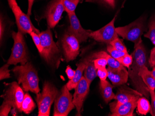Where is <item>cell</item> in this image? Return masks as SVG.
I'll use <instances>...</instances> for the list:
<instances>
[{
	"label": "cell",
	"mask_w": 155,
	"mask_h": 116,
	"mask_svg": "<svg viewBox=\"0 0 155 116\" xmlns=\"http://www.w3.org/2000/svg\"><path fill=\"white\" fill-rule=\"evenodd\" d=\"M149 91L151 100V104L150 105V112L151 116H155V91L151 90H149Z\"/></svg>",
	"instance_id": "obj_35"
},
{
	"label": "cell",
	"mask_w": 155,
	"mask_h": 116,
	"mask_svg": "<svg viewBox=\"0 0 155 116\" xmlns=\"http://www.w3.org/2000/svg\"><path fill=\"white\" fill-rule=\"evenodd\" d=\"M35 107L36 105L30 94L26 92L24 95V99L21 106V111L25 114H28L32 112Z\"/></svg>",
	"instance_id": "obj_23"
},
{
	"label": "cell",
	"mask_w": 155,
	"mask_h": 116,
	"mask_svg": "<svg viewBox=\"0 0 155 116\" xmlns=\"http://www.w3.org/2000/svg\"><path fill=\"white\" fill-rule=\"evenodd\" d=\"M131 55L133 57V62L128 68L129 77L135 90L149 99L150 97L149 89L139 76L141 68L143 66L148 65V60L142 40H140L137 44L135 45L134 51Z\"/></svg>",
	"instance_id": "obj_1"
},
{
	"label": "cell",
	"mask_w": 155,
	"mask_h": 116,
	"mask_svg": "<svg viewBox=\"0 0 155 116\" xmlns=\"http://www.w3.org/2000/svg\"><path fill=\"white\" fill-rule=\"evenodd\" d=\"M86 2L103 4L112 8H114L115 7V0H87Z\"/></svg>",
	"instance_id": "obj_33"
},
{
	"label": "cell",
	"mask_w": 155,
	"mask_h": 116,
	"mask_svg": "<svg viewBox=\"0 0 155 116\" xmlns=\"http://www.w3.org/2000/svg\"><path fill=\"white\" fill-rule=\"evenodd\" d=\"M148 63L151 67H153L155 66V46L150 52V57Z\"/></svg>",
	"instance_id": "obj_37"
},
{
	"label": "cell",
	"mask_w": 155,
	"mask_h": 116,
	"mask_svg": "<svg viewBox=\"0 0 155 116\" xmlns=\"http://www.w3.org/2000/svg\"><path fill=\"white\" fill-rule=\"evenodd\" d=\"M148 26V31L144 34V37L150 39L155 46V16L151 17Z\"/></svg>",
	"instance_id": "obj_25"
},
{
	"label": "cell",
	"mask_w": 155,
	"mask_h": 116,
	"mask_svg": "<svg viewBox=\"0 0 155 116\" xmlns=\"http://www.w3.org/2000/svg\"><path fill=\"white\" fill-rule=\"evenodd\" d=\"M110 45L114 48L115 49L120 52H125L128 53L127 50L124 44L123 43L122 41L117 38L112 41L110 43Z\"/></svg>",
	"instance_id": "obj_28"
},
{
	"label": "cell",
	"mask_w": 155,
	"mask_h": 116,
	"mask_svg": "<svg viewBox=\"0 0 155 116\" xmlns=\"http://www.w3.org/2000/svg\"><path fill=\"white\" fill-rule=\"evenodd\" d=\"M142 96V94L136 90L132 89L127 86H123L118 88L116 94V101L113 103L116 105L122 104Z\"/></svg>",
	"instance_id": "obj_16"
},
{
	"label": "cell",
	"mask_w": 155,
	"mask_h": 116,
	"mask_svg": "<svg viewBox=\"0 0 155 116\" xmlns=\"http://www.w3.org/2000/svg\"><path fill=\"white\" fill-rule=\"evenodd\" d=\"M12 106L11 104L8 101L4 100L2 105L1 106L0 109V116H8V113L11 110Z\"/></svg>",
	"instance_id": "obj_29"
},
{
	"label": "cell",
	"mask_w": 155,
	"mask_h": 116,
	"mask_svg": "<svg viewBox=\"0 0 155 116\" xmlns=\"http://www.w3.org/2000/svg\"><path fill=\"white\" fill-rule=\"evenodd\" d=\"M59 92L57 88L53 84L49 81H45L42 92L36 94V100L39 110L38 116L50 115L51 105Z\"/></svg>",
	"instance_id": "obj_3"
},
{
	"label": "cell",
	"mask_w": 155,
	"mask_h": 116,
	"mask_svg": "<svg viewBox=\"0 0 155 116\" xmlns=\"http://www.w3.org/2000/svg\"><path fill=\"white\" fill-rule=\"evenodd\" d=\"M82 0H63L65 11L68 13H74L78 4L82 2Z\"/></svg>",
	"instance_id": "obj_26"
},
{
	"label": "cell",
	"mask_w": 155,
	"mask_h": 116,
	"mask_svg": "<svg viewBox=\"0 0 155 116\" xmlns=\"http://www.w3.org/2000/svg\"><path fill=\"white\" fill-rule=\"evenodd\" d=\"M90 85L84 77H82L80 83L75 88L73 103L76 108L77 116H81L84 102L89 92Z\"/></svg>",
	"instance_id": "obj_13"
},
{
	"label": "cell",
	"mask_w": 155,
	"mask_h": 116,
	"mask_svg": "<svg viewBox=\"0 0 155 116\" xmlns=\"http://www.w3.org/2000/svg\"><path fill=\"white\" fill-rule=\"evenodd\" d=\"M10 65L6 64L2 67L0 69V80H2L5 79L10 77V71L8 70V67Z\"/></svg>",
	"instance_id": "obj_32"
},
{
	"label": "cell",
	"mask_w": 155,
	"mask_h": 116,
	"mask_svg": "<svg viewBox=\"0 0 155 116\" xmlns=\"http://www.w3.org/2000/svg\"><path fill=\"white\" fill-rule=\"evenodd\" d=\"M126 0H124V3H123V5H124V3H125V2H126Z\"/></svg>",
	"instance_id": "obj_43"
},
{
	"label": "cell",
	"mask_w": 155,
	"mask_h": 116,
	"mask_svg": "<svg viewBox=\"0 0 155 116\" xmlns=\"http://www.w3.org/2000/svg\"><path fill=\"white\" fill-rule=\"evenodd\" d=\"M8 4H9V7L10 8H12L13 5L15 4H17V2H16V0H8Z\"/></svg>",
	"instance_id": "obj_41"
},
{
	"label": "cell",
	"mask_w": 155,
	"mask_h": 116,
	"mask_svg": "<svg viewBox=\"0 0 155 116\" xmlns=\"http://www.w3.org/2000/svg\"><path fill=\"white\" fill-rule=\"evenodd\" d=\"M151 73H152V75H153V77L155 79V66L153 67L152 71H151Z\"/></svg>",
	"instance_id": "obj_42"
},
{
	"label": "cell",
	"mask_w": 155,
	"mask_h": 116,
	"mask_svg": "<svg viewBox=\"0 0 155 116\" xmlns=\"http://www.w3.org/2000/svg\"><path fill=\"white\" fill-rule=\"evenodd\" d=\"M6 86L4 94L1 95V97L9 102L14 109L21 111V106L25 95L22 88L15 81L7 84Z\"/></svg>",
	"instance_id": "obj_8"
},
{
	"label": "cell",
	"mask_w": 155,
	"mask_h": 116,
	"mask_svg": "<svg viewBox=\"0 0 155 116\" xmlns=\"http://www.w3.org/2000/svg\"><path fill=\"white\" fill-rule=\"evenodd\" d=\"M64 11L63 0H53L48 6L45 14L48 27L54 28L59 23Z\"/></svg>",
	"instance_id": "obj_12"
},
{
	"label": "cell",
	"mask_w": 155,
	"mask_h": 116,
	"mask_svg": "<svg viewBox=\"0 0 155 116\" xmlns=\"http://www.w3.org/2000/svg\"><path fill=\"white\" fill-rule=\"evenodd\" d=\"M139 98L133 99L129 102L120 105H116L113 102L110 104L111 116H132L135 109L137 106Z\"/></svg>",
	"instance_id": "obj_15"
},
{
	"label": "cell",
	"mask_w": 155,
	"mask_h": 116,
	"mask_svg": "<svg viewBox=\"0 0 155 116\" xmlns=\"http://www.w3.org/2000/svg\"><path fill=\"white\" fill-rule=\"evenodd\" d=\"M117 15L110 22L102 28L94 32H91L90 38L94 39L98 42L110 44L112 41L118 38V34L116 31L114 23Z\"/></svg>",
	"instance_id": "obj_9"
},
{
	"label": "cell",
	"mask_w": 155,
	"mask_h": 116,
	"mask_svg": "<svg viewBox=\"0 0 155 116\" xmlns=\"http://www.w3.org/2000/svg\"><path fill=\"white\" fill-rule=\"evenodd\" d=\"M66 73L69 79L71 80L74 77L75 74V71L73 70L70 66H68L66 70Z\"/></svg>",
	"instance_id": "obj_38"
},
{
	"label": "cell",
	"mask_w": 155,
	"mask_h": 116,
	"mask_svg": "<svg viewBox=\"0 0 155 116\" xmlns=\"http://www.w3.org/2000/svg\"><path fill=\"white\" fill-rule=\"evenodd\" d=\"M4 28L5 26L4 25V23L2 22V19H1V21H0V39H1V42L2 40V37L3 36V34L4 32Z\"/></svg>",
	"instance_id": "obj_39"
},
{
	"label": "cell",
	"mask_w": 155,
	"mask_h": 116,
	"mask_svg": "<svg viewBox=\"0 0 155 116\" xmlns=\"http://www.w3.org/2000/svg\"><path fill=\"white\" fill-rule=\"evenodd\" d=\"M97 76L101 80H106L108 77V71L105 67H101L97 69Z\"/></svg>",
	"instance_id": "obj_36"
},
{
	"label": "cell",
	"mask_w": 155,
	"mask_h": 116,
	"mask_svg": "<svg viewBox=\"0 0 155 116\" xmlns=\"http://www.w3.org/2000/svg\"><path fill=\"white\" fill-rule=\"evenodd\" d=\"M144 18L140 17L128 25L116 28L117 34L123 39L137 44L141 40V36L146 30Z\"/></svg>",
	"instance_id": "obj_5"
},
{
	"label": "cell",
	"mask_w": 155,
	"mask_h": 116,
	"mask_svg": "<svg viewBox=\"0 0 155 116\" xmlns=\"http://www.w3.org/2000/svg\"><path fill=\"white\" fill-rule=\"evenodd\" d=\"M118 62L124 66L129 68L132 64V62H133V57L131 55H130L128 53L119 60Z\"/></svg>",
	"instance_id": "obj_31"
},
{
	"label": "cell",
	"mask_w": 155,
	"mask_h": 116,
	"mask_svg": "<svg viewBox=\"0 0 155 116\" xmlns=\"http://www.w3.org/2000/svg\"><path fill=\"white\" fill-rule=\"evenodd\" d=\"M42 47V52L40 53L42 58L48 64H52L60 53V50L53 40L50 27L46 31L39 34Z\"/></svg>",
	"instance_id": "obj_6"
},
{
	"label": "cell",
	"mask_w": 155,
	"mask_h": 116,
	"mask_svg": "<svg viewBox=\"0 0 155 116\" xmlns=\"http://www.w3.org/2000/svg\"><path fill=\"white\" fill-rule=\"evenodd\" d=\"M12 36L14 39V45L7 64L16 65L20 63L21 65H25L28 62V57L23 33L20 31L17 33L13 32Z\"/></svg>",
	"instance_id": "obj_4"
},
{
	"label": "cell",
	"mask_w": 155,
	"mask_h": 116,
	"mask_svg": "<svg viewBox=\"0 0 155 116\" xmlns=\"http://www.w3.org/2000/svg\"><path fill=\"white\" fill-rule=\"evenodd\" d=\"M16 19L18 31L24 33H29L35 32L39 34L40 32L35 27L31 22L29 15L25 14L19 7L18 4L13 5L11 8Z\"/></svg>",
	"instance_id": "obj_11"
},
{
	"label": "cell",
	"mask_w": 155,
	"mask_h": 116,
	"mask_svg": "<svg viewBox=\"0 0 155 116\" xmlns=\"http://www.w3.org/2000/svg\"><path fill=\"white\" fill-rule=\"evenodd\" d=\"M113 86L107 80H101L100 89L101 95L106 103H108L112 99H116V95L112 92Z\"/></svg>",
	"instance_id": "obj_20"
},
{
	"label": "cell",
	"mask_w": 155,
	"mask_h": 116,
	"mask_svg": "<svg viewBox=\"0 0 155 116\" xmlns=\"http://www.w3.org/2000/svg\"><path fill=\"white\" fill-rule=\"evenodd\" d=\"M137 112L139 115H147L150 110V104L149 99L146 97H141L137 101Z\"/></svg>",
	"instance_id": "obj_24"
},
{
	"label": "cell",
	"mask_w": 155,
	"mask_h": 116,
	"mask_svg": "<svg viewBox=\"0 0 155 116\" xmlns=\"http://www.w3.org/2000/svg\"><path fill=\"white\" fill-rule=\"evenodd\" d=\"M77 68L75 71V74L72 79L69 80L66 86L69 90H72L75 89L77 86L80 83L82 77L83 73L86 68V64L84 61L83 62L77 64Z\"/></svg>",
	"instance_id": "obj_19"
},
{
	"label": "cell",
	"mask_w": 155,
	"mask_h": 116,
	"mask_svg": "<svg viewBox=\"0 0 155 116\" xmlns=\"http://www.w3.org/2000/svg\"><path fill=\"white\" fill-rule=\"evenodd\" d=\"M28 15L30 16L31 14L32 6L34 3V0H28Z\"/></svg>",
	"instance_id": "obj_40"
},
{
	"label": "cell",
	"mask_w": 155,
	"mask_h": 116,
	"mask_svg": "<svg viewBox=\"0 0 155 116\" xmlns=\"http://www.w3.org/2000/svg\"><path fill=\"white\" fill-rule=\"evenodd\" d=\"M139 76L141 77L143 81L149 89L155 90V79L152 75L151 71H150L146 66H143L140 69Z\"/></svg>",
	"instance_id": "obj_21"
},
{
	"label": "cell",
	"mask_w": 155,
	"mask_h": 116,
	"mask_svg": "<svg viewBox=\"0 0 155 116\" xmlns=\"http://www.w3.org/2000/svg\"><path fill=\"white\" fill-rule=\"evenodd\" d=\"M62 46L67 62L74 60L80 52V42L76 38L68 32L62 39Z\"/></svg>",
	"instance_id": "obj_10"
},
{
	"label": "cell",
	"mask_w": 155,
	"mask_h": 116,
	"mask_svg": "<svg viewBox=\"0 0 155 116\" xmlns=\"http://www.w3.org/2000/svg\"><path fill=\"white\" fill-rule=\"evenodd\" d=\"M12 71L17 78L18 83L21 85L25 91H30L36 94L40 92L38 73L31 63L17 66Z\"/></svg>",
	"instance_id": "obj_2"
},
{
	"label": "cell",
	"mask_w": 155,
	"mask_h": 116,
	"mask_svg": "<svg viewBox=\"0 0 155 116\" xmlns=\"http://www.w3.org/2000/svg\"><path fill=\"white\" fill-rule=\"evenodd\" d=\"M92 57L94 59L104 58L107 61L109 67L113 69H120L124 67L121 64L118 62V61L112 58L110 55H109L108 54L103 51L94 54L92 55Z\"/></svg>",
	"instance_id": "obj_22"
},
{
	"label": "cell",
	"mask_w": 155,
	"mask_h": 116,
	"mask_svg": "<svg viewBox=\"0 0 155 116\" xmlns=\"http://www.w3.org/2000/svg\"><path fill=\"white\" fill-rule=\"evenodd\" d=\"M94 63L97 69L101 67H105L108 64L107 59L104 58H98L94 59Z\"/></svg>",
	"instance_id": "obj_34"
},
{
	"label": "cell",
	"mask_w": 155,
	"mask_h": 116,
	"mask_svg": "<svg viewBox=\"0 0 155 116\" xmlns=\"http://www.w3.org/2000/svg\"><path fill=\"white\" fill-rule=\"evenodd\" d=\"M107 50L109 53L110 56L118 61H119V60L124 55L128 53L125 52L117 51L110 44H108Z\"/></svg>",
	"instance_id": "obj_27"
},
{
	"label": "cell",
	"mask_w": 155,
	"mask_h": 116,
	"mask_svg": "<svg viewBox=\"0 0 155 116\" xmlns=\"http://www.w3.org/2000/svg\"><path fill=\"white\" fill-rule=\"evenodd\" d=\"M108 78L114 86L123 85L127 82L128 79V71L125 67L120 69H113L108 67Z\"/></svg>",
	"instance_id": "obj_17"
},
{
	"label": "cell",
	"mask_w": 155,
	"mask_h": 116,
	"mask_svg": "<svg viewBox=\"0 0 155 116\" xmlns=\"http://www.w3.org/2000/svg\"><path fill=\"white\" fill-rule=\"evenodd\" d=\"M94 59V58L91 56L84 60L86 64L84 71V77L90 85L97 76V69L95 66Z\"/></svg>",
	"instance_id": "obj_18"
},
{
	"label": "cell",
	"mask_w": 155,
	"mask_h": 116,
	"mask_svg": "<svg viewBox=\"0 0 155 116\" xmlns=\"http://www.w3.org/2000/svg\"><path fill=\"white\" fill-rule=\"evenodd\" d=\"M68 15L70 23L68 32L74 35L80 43L86 42L88 38L90 37V34L91 31H87L83 28L75 12L68 14Z\"/></svg>",
	"instance_id": "obj_14"
},
{
	"label": "cell",
	"mask_w": 155,
	"mask_h": 116,
	"mask_svg": "<svg viewBox=\"0 0 155 116\" xmlns=\"http://www.w3.org/2000/svg\"><path fill=\"white\" fill-rule=\"evenodd\" d=\"M73 100L72 94L67 86H64L55 99L54 116H68L75 107Z\"/></svg>",
	"instance_id": "obj_7"
},
{
	"label": "cell",
	"mask_w": 155,
	"mask_h": 116,
	"mask_svg": "<svg viewBox=\"0 0 155 116\" xmlns=\"http://www.w3.org/2000/svg\"><path fill=\"white\" fill-rule=\"evenodd\" d=\"M29 34L31 35L32 39L34 41V43H35V45H36L38 51H39L40 53H41L42 52L43 49H42V47L41 44V39H40L39 34L35 32H31Z\"/></svg>",
	"instance_id": "obj_30"
}]
</instances>
